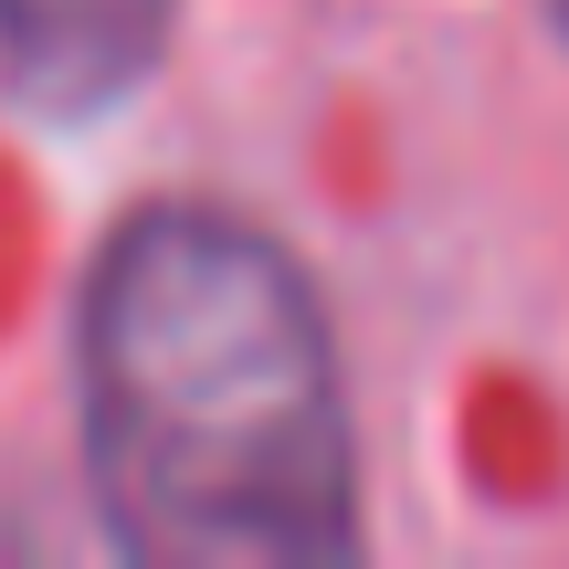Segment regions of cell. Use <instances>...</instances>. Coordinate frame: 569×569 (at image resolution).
I'll list each match as a JSON object with an SVG mask.
<instances>
[{
    "mask_svg": "<svg viewBox=\"0 0 569 569\" xmlns=\"http://www.w3.org/2000/svg\"><path fill=\"white\" fill-rule=\"evenodd\" d=\"M169 42V0H0V74L42 117H96L148 84Z\"/></svg>",
    "mask_w": 569,
    "mask_h": 569,
    "instance_id": "obj_2",
    "label": "cell"
},
{
    "mask_svg": "<svg viewBox=\"0 0 569 569\" xmlns=\"http://www.w3.org/2000/svg\"><path fill=\"white\" fill-rule=\"evenodd\" d=\"M84 465L138 559L327 569L359 443L296 253L232 211H138L84 284Z\"/></svg>",
    "mask_w": 569,
    "mask_h": 569,
    "instance_id": "obj_1",
    "label": "cell"
}]
</instances>
